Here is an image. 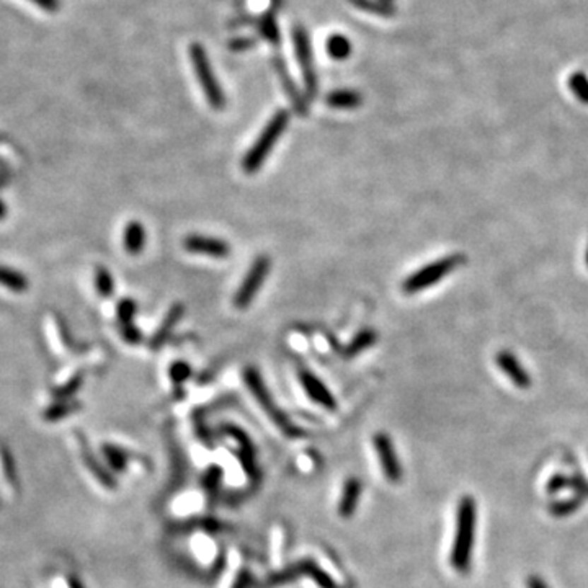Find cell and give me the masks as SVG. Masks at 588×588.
Instances as JSON below:
<instances>
[{
    "instance_id": "cell-1",
    "label": "cell",
    "mask_w": 588,
    "mask_h": 588,
    "mask_svg": "<svg viewBox=\"0 0 588 588\" xmlns=\"http://www.w3.org/2000/svg\"><path fill=\"white\" fill-rule=\"evenodd\" d=\"M477 522L476 500L471 495H464L458 505L456 518V536L451 551V565L459 572H467L471 567L472 548Z\"/></svg>"
},
{
    "instance_id": "cell-2",
    "label": "cell",
    "mask_w": 588,
    "mask_h": 588,
    "mask_svg": "<svg viewBox=\"0 0 588 588\" xmlns=\"http://www.w3.org/2000/svg\"><path fill=\"white\" fill-rule=\"evenodd\" d=\"M288 124H290V113L286 110H278L270 118V122L266 123L259 138L255 139L254 146L245 152L242 159V169L245 173L252 175V173H257L261 169V165L269 159L273 147L276 146L283 133H285Z\"/></svg>"
},
{
    "instance_id": "cell-3",
    "label": "cell",
    "mask_w": 588,
    "mask_h": 588,
    "mask_svg": "<svg viewBox=\"0 0 588 588\" xmlns=\"http://www.w3.org/2000/svg\"><path fill=\"white\" fill-rule=\"evenodd\" d=\"M244 381L249 389L254 394V397L257 399V402L260 404V407L264 408L266 412V416L271 418V422H275L280 430L285 435H290V437H296L299 435V430L294 427V425L290 422V418H288L280 407H278V404L275 402V399L271 397V394L269 391V387L265 386L264 382V377L259 372V370L254 366H247L244 370Z\"/></svg>"
},
{
    "instance_id": "cell-4",
    "label": "cell",
    "mask_w": 588,
    "mask_h": 588,
    "mask_svg": "<svg viewBox=\"0 0 588 588\" xmlns=\"http://www.w3.org/2000/svg\"><path fill=\"white\" fill-rule=\"evenodd\" d=\"M464 261H466V257L461 254L443 257V259H440L437 261H433V264L425 265L423 269L413 271L412 275L402 283V290L407 294H416V293L427 290V288L437 285L438 281L448 276L451 271L463 265Z\"/></svg>"
},
{
    "instance_id": "cell-5",
    "label": "cell",
    "mask_w": 588,
    "mask_h": 588,
    "mask_svg": "<svg viewBox=\"0 0 588 588\" xmlns=\"http://www.w3.org/2000/svg\"><path fill=\"white\" fill-rule=\"evenodd\" d=\"M190 61L208 103L211 105V108L214 110H224L225 95L223 88L219 86L216 76H214L211 62H209L206 51H204L201 45L193 43L190 46Z\"/></svg>"
},
{
    "instance_id": "cell-6",
    "label": "cell",
    "mask_w": 588,
    "mask_h": 588,
    "mask_svg": "<svg viewBox=\"0 0 588 588\" xmlns=\"http://www.w3.org/2000/svg\"><path fill=\"white\" fill-rule=\"evenodd\" d=\"M293 46L294 54H296L299 69L302 72L304 87H306V95L309 98H316L319 90V78L314 66V57L311 51V43L306 30L301 25H296L293 28Z\"/></svg>"
},
{
    "instance_id": "cell-7",
    "label": "cell",
    "mask_w": 588,
    "mask_h": 588,
    "mask_svg": "<svg viewBox=\"0 0 588 588\" xmlns=\"http://www.w3.org/2000/svg\"><path fill=\"white\" fill-rule=\"evenodd\" d=\"M270 266H271V260L269 259L266 255H260L257 257L254 260V264L247 271L245 278L240 283L237 293L234 294V306L237 309H245L249 307L252 301H254V298L257 296V293L260 291V288L264 286V283L266 280V276H269L270 273Z\"/></svg>"
},
{
    "instance_id": "cell-8",
    "label": "cell",
    "mask_w": 588,
    "mask_h": 588,
    "mask_svg": "<svg viewBox=\"0 0 588 588\" xmlns=\"http://www.w3.org/2000/svg\"><path fill=\"white\" fill-rule=\"evenodd\" d=\"M187 252L196 255H206L211 259H228L230 255V245L223 239L206 237L201 234H190L183 240Z\"/></svg>"
},
{
    "instance_id": "cell-9",
    "label": "cell",
    "mask_w": 588,
    "mask_h": 588,
    "mask_svg": "<svg viewBox=\"0 0 588 588\" xmlns=\"http://www.w3.org/2000/svg\"><path fill=\"white\" fill-rule=\"evenodd\" d=\"M372 443H375V449L377 453V458H380L382 471H384V476L392 482L401 481L402 469L401 464H399L396 449H394L391 438L387 437L386 433H377L375 440H372Z\"/></svg>"
},
{
    "instance_id": "cell-10",
    "label": "cell",
    "mask_w": 588,
    "mask_h": 588,
    "mask_svg": "<svg viewBox=\"0 0 588 588\" xmlns=\"http://www.w3.org/2000/svg\"><path fill=\"white\" fill-rule=\"evenodd\" d=\"M298 375L304 391L307 392V396L311 397L314 402L319 404L320 407L327 408V411H335V408H337V401H335L332 392H330L329 387L325 386L312 371L302 368V370H299Z\"/></svg>"
},
{
    "instance_id": "cell-11",
    "label": "cell",
    "mask_w": 588,
    "mask_h": 588,
    "mask_svg": "<svg viewBox=\"0 0 588 588\" xmlns=\"http://www.w3.org/2000/svg\"><path fill=\"white\" fill-rule=\"evenodd\" d=\"M495 361L500 370L505 372L508 380H510L514 386L519 387V389H528L531 386V377L527 372V370L522 366V363L514 358L512 351L502 350L498 351L495 356Z\"/></svg>"
},
{
    "instance_id": "cell-12",
    "label": "cell",
    "mask_w": 588,
    "mask_h": 588,
    "mask_svg": "<svg viewBox=\"0 0 588 588\" xmlns=\"http://www.w3.org/2000/svg\"><path fill=\"white\" fill-rule=\"evenodd\" d=\"M301 574L311 577L312 580H316V584L320 588H337V585H335V582L332 579H330V577L327 574H325V572L322 569H319V567L316 564H314V563H302V564L294 565V567H291L290 570L283 572V574L275 577V579H273V582H276V584H278V582H286V580L293 579V577L301 575Z\"/></svg>"
},
{
    "instance_id": "cell-13",
    "label": "cell",
    "mask_w": 588,
    "mask_h": 588,
    "mask_svg": "<svg viewBox=\"0 0 588 588\" xmlns=\"http://www.w3.org/2000/svg\"><path fill=\"white\" fill-rule=\"evenodd\" d=\"M275 71H276V74H278V77L281 78L283 87H285L286 93H288V95H290L291 102H293V105H294V108H296V112H298V113H302V114L306 113V112H307V103H306V100L302 98L301 92L298 90L296 83L293 82L291 74H290V71H288V67H286V64H285V61H283L280 56H276V57H275Z\"/></svg>"
},
{
    "instance_id": "cell-14",
    "label": "cell",
    "mask_w": 588,
    "mask_h": 588,
    "mask_svg": "<svg viewBox=\"0 0 588 588\" xmlns=\"http://www.w3.org/2000/svg\"><path fill=\"white\" fill-rule=\"evenodd\" d=\"M183 312H185V307L182 306V304H173V306L169 309V312H167V316L162 320L160 327L157 329V332L154 334V337L151 340V348H160L162 345H164L167 340L170 339V335L173 332V327H175L178 320L182 319Z\"/></svg>"
},
{
    "instance_id": "cell-15",
    "label": "cell",
    "mask_w": 588,
    "mask_h": 588,
    "mask_svg": "<svg viewBox=\"0 0 588 588\" xmlns=\"http://www.w3.org/2000/svg\"><path fill=\"white\" fill-rule=\"evenodd\" d=\"M361 495V482L355 477H351L345 482L343 490H342V498H340L339 503V513L342 514L343 518H348L355 513L356 505H358Z\"/></svg>"
},
{
    "instance_id": "cell-16",
    "label": "cell",
    "mask_w": 588,
    "mask_h": 588,
    "mask_svg": "<svg viewBox=\"0 0 588 588\" xmlns=\"http://www.w3.org/2000/svg\"><path fill=\"white\" fill-rule=\"evenodd\" d=\"M325 102L330 108L335 110H355L358 108L363 97L360 92L350 90V88H342V90H332L325 97Z\"/></svg>"
},
{
    "instance_id": "cell-17",
    "label": "cell",
    "mask_w": 588,
    "mask_h": 588,
    "mask_svg": "<svg viewBox=\"0 0 588 588\" xmlns=\"http://www.w3.org/2000/svg\"><path fill=\"white\" fill-rule=\"evenodd\" d=\"M124 249L131 255H138L146 245V229L139 220H131L124 229Z\"/></svg>"
},
{
    "instance_id": "cell-18",
    "label": "cell",
    "mask_w": 588,
    "mask_h": 588,
    "mask_svg": "<svg viewBox=\"0 0 588 588\" xmlns=\"http://www.w3.org/2000/svg\"><path fill=\"white\" fill-rule=\"evenodd\" d=\"M348 4L363 12L376 15V17L391 18L396 15V7L392 4L382 2V0H348Z\"/></svg>"
},
{
    "instance_id": "cell-19",
    "label": "cell",
    "mask_w": 588,
    "mask_h": 588,
    "mask_svg": "<svg viewBox=\"0 0 588 588\" xmlns=\"http://www.w3.org/2000/svg\"><path fill=\"white\" fill-rule=\"evenodd\" d=\"M377 342V334L372 329H363L360 330L358 334L355 335L353 340H351L350 345L345 348V355L351 358V356L360 355L361 351L371 348L372 345Z\"/></svg>"
},
{
    "instance_id": "cell-20",
    "label": "cell",
    "mask_w": 588,
    "mask_h": 588,
    "mask_svg": "<svg viewBox=\"0 0 588 588\" xmlns=\"http://www.w3.org/2000/svg\"><path fill=\"white\" fill-rule=\"evenodd\" d=\"M325 49H327V54L332 59L343 61L351 54V43L346 36L335 33L329 36L327 43H325Z\"/></svg>"
},
{
    "instance_id": "cell-21",
    "label": "cell",
    "mask_w": 588,
    "mask_h": 588,
    "mask_svg": "<svg viewBox=\"0 0 588 588\" xmlns=\"http://www.w3.org/2000/svg\"><path fill=\"white\" fill-rule=\"evenodd\" d=\"M259 31L261 33V36H264V38L273 46L280 45V30H278L276 17L273 10L266 12L265 15H261V17L259 18Z\"/></svg>"
},
{
    "instance_id": "cell-22",
    "label": "cell",
    "mask_w": 588,
    "mask_h": 588,
    "mask_svg": "<svg viewBox=\"0 0 588 588\" xmlns=\"http://www.w3.org/2000/svg\"><path fill=\"white\" fill-rule=\"evenodd\" d=\"M569 87L574 95L580 100L582 103L588 105V78L585 74L575 72L569 78Z\"/></svg>"
},
{
    "instance_id": "cell-23",
    "label": "cell",
    "mask_w": 588,
    "mask_h": 588,
    "mask_svg": "<svg viewBox=\"0 0 588 588\" xmlns=\"http://www.w3.org/2000/svg\"><path fill=\"white\" fill-rule=\"evenodd\" d=\"M103 453L107 456V461L110 463V466L113 467V469H117L118 472H122L124 467H126V453L123 449L117 448V446H112V445H107L103 448Z\"/></svg>"
},
{
    "instance_id": "cell-24",
    "label": "cell",
    "mask_w": 588,
    "mask_h": 588,
    "mask_svg": "<svg viewBox=\"0 0 588 588\" xmlns=\"http://www.w3.org/2000/svg\"><path fill=\"white\" fill-rule=\"evenodd\" d=\"M580 503H582V497L577 495L574 498H569V500L554 503V505H551L549 512L553 513L554 517H565V514L575 512L577 508L580 507Z\"/></svg>"
},
{
    "instance_id": "cell-25",
    "label": "cell",
    "mask_w": 588,
    "mask_h": 588,
    "mask_svg": "<svg viewBox=\"0 0 588 588\" xmlns=\"http://www.w3.org/2000/svg\"><path fill=\"white\" fill-rule=\"evenodd\" d=\"M190 375H192V368L187 363V361H175V363L170 365L169 376L175 384H183V382L190 377Z\"/></svg>"
},
{
    "instance_id": "cell-26",
    "label": "cell",
    "mask_w": 588,
    "mask_h": 588,
    "mask_svg": "<svg viewBox=\"0 0 588 588\" xmlns=\"http://www.w3.org/2000/svg\"><path fill=\"white\" fill-rule=\"evenodd\" d=\"M97 290L105 298L110 296V294L113 293V280H112V276H110L108 270H105V269L98 270V273H97Z\"/></svg>"
},
{
    "instance_id": "cell-27",
    "label": "cell",
    "mask_w": 588,
    "mask_h": 588,
    "mask_svg": "<svg viewBox=\"0 0 588 588\" xmlns=\"http://www.w3.org/2000/svg\"><path fill=\"white\" fill-rule=\"evenodd\" d=\"M136 314V304L133 299H124V301L118 306V317L122 320V324H131Z\"/></svg>"
},
{
    "instance_id": "cell-28",
    "label": "cell",
    "mask_w": 588,
    "mask_h": 588,
    "mask_svg": "<svg viewBox=\"0 0 588 588\" xmlns=\"http://www.w3.org/2000/svg\"><path fill=\"white\" fill-rule=\"evenodd\" d=\"M220 477H223V471H220L218 466L209 467L206 476H204V487H206L208 490L216 489L218 484L220 482Z\"/></svg>"
},
{
    "instance_id": "cell-29",
    "label": "cell",
    "mask_w": 588,
    "mask_h": 588,
    "mask_svg": "<svg viewBox=\"0 0 588 588\" xmlns=\"http://www.w3.org/2000/svg\"><path fill=\"white\" fill-rule=\"evenodd\" d=\"M123 337H124L126 342L136 345V343H139L141 340H143V334H141L133 324H126V325H123Z\"/></svg>"
},
{
    "instance_id": "cell-30",
    "label": "cell",
    "mask_w": 588,
    "mask_h": 588,
    "mask_svg": "<svg viewBox=\"0 0 588 588\" xmlns=\"http://www.w3.org/2000/svg\"><path fill=\"white\" fill-rule=\"evenodd\" d=\"M252 46H255V40L252 38H239V40H234L230 41L229 48L233 51H245L252 48Z\"/></svg>"
},
{
    "instance_id": "cell-31",
    "label": "cell",
    "mask_w": 588,
    "mask_h": 588,
    "mask_svg": "<svg viewBox=\"0 0 588 588\" xmlns=\"http://www.w3.org/2000/svg\"><path fill=\"white\" fill-rule=\"evenodd\" d=\"M570 484L569 479H565L563 476H555L554 479H551L549 486H548V492H555L559 489H563V487H567Z\"/></svg>"
},
{
    "instance_id": "cell-32",
    "label": "cell",
    "mask_w": 588,
    "mask_h": 588,
    "mask_svg": "<svg viewBox=\"0 0 588 588\" xmlns=\"http://www.w3.org/2000/svg\"><path fill=\"white\" fill-rule=\"evenodd\" d=\"M250 580H252V577H250L249 572H242V574L239 575L237 582H235L234 588H249V585H250Z\"/></svg>"
},
{
    "instance_id": "cell-33",
    "label": "cell",
    "mask_w": 588,
    "mask_h": 588,
    "mask_svg": "<svg viewBox=\"0 0 588 588\" xmlns=\"http://www.w3.org/2000/svg\"><path fill=\"white\" fill-rule=\"evenodd\" d=\"M527 584H528V588H548V585L544 584L543 580L539 579V577H536V575H531V577H528V580H527Z\"/></svg>"
},
{
    "instance_id": "cell-34",
    "label": "cell",
    "mask_w": 588,
    "mask_h": 588,
    "mask_svg": "<svg viewBox=\"0 0 588 588\" xmlns=\"http://www.w3.org/2000/svg\"><path fill=\"white\" fill-rule=\"evenodd\" d=\"M382 2H387V4H392L394 0H382Z\"/></svg>"
},
{
    "instance_id": "cell-35",
    "label": "cell",
    "mask_w": 588,
    "mask_h": 588,
    "mask_svg": "<svg viewBox=\"0 0 588 588\" xmlns=\"http://www.w3.org/2000/svg\"><path fill=\"white\" fill-rule=\"evenodd\" d=\"M587 265H588V250H587Z\"/></svg>"
},
{
    "instance_id": "cell-36",
    "label": "cell",
    "mask_w": 588,
    "mask_h": 588,
    "mask_svg": "<svg viewBox=\"0 0 588 588\" xmlns=\"http://www.w3.org/2000/svg\"><path fill=\"white\" fill-rule=\"evenodd\" d=\"M275 2L278 4V2H280V0H273V4H275Z\"/></svg>"
}]
</instances>
